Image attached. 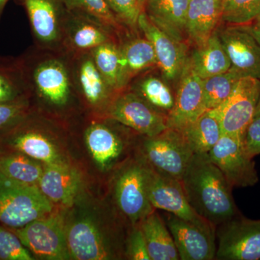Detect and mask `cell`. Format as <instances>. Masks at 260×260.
<instances>
[{
  "label": "cell",
  "mask_w": 260,
  "mask_h": 260,
  "mask_svg": "<svg viewBox=\"0 0 260 260\" xmlns=\"http://www.w3.org/2000/svg\"><path fill=\"white\" fill-rule=\"evenodd\" d=\"M242 78L232 69L203 80L207 110L216 109L229 99L238 81Z\"/></svg>",
  "instance_id": "33"
},
{
  "label": "cell",
  "mask_w": 260,
  "mask_h": 260,
  "mask_svg": "<svg viewBox=\"0 0 260 260\" xmlns=\"http://www.w3.org/2000/svg\"><path fill=\"white\" fill-rule=\"evenodd\" d=\"M32 111L30 100L0 103V133H6L23 121Z\"/></svg>",
  "instance_id": "38"
},
{
  "label": "cell",
  "mask_w": 260,
  "mask_h": 260,
  "mask_svg": "<svg viewBox=\"0 0 260 260\" xmlns=\"http://www.w3.org/2000/svg\"><path fill=\"white\" fill-rule=\"evenodd\" d=\"M208 155L233 188L248 187L258 182L255 162L240 137L223 133Z\"/></svg>",
  "instance_id": "12"
},
{
  "label": "cell",
  "mask_w": 260,
  "mask_h": 260,
  "mask_svg": "<svg viewBox=\"0 0 260 260\" xmlns=\"http://www.w3.org/2000/svg\"><path fill=\"white\" fill-rule=\"evenodd\" d=\"M61 2L68 10L90 15L114 28L119 34V37L129 31L118 21L104 0H61Z\"/></svg>",
  "instance_id": "34"
},
{
  "label": "cell",
  "mask_w": 260,
  "mask_h": 260,
  "mask_svg": "<svg viewBox=\"0 0 260 260\" xmlns=\"http://www.w3.org/2000/svg\"><path fill=\"white\" fill-rule=\"evenodd\" d=\"M110 123V118L104 116V119L90 121L84 130L85 144L94 161L102 170L114 167L125 150L123 135Z\"/></svg>",
  "instance_id": "20"
},
{
  "label": "cell",
  "mask_w": 260,
  "mask_h": 260,
  "mask_svg": "<svg viewBox=\"0 0 260 260\" xmlns=\"http://www.w3.org/2000/svg\"><path fill=\"white\" fill-rule=\"evenodd\" d=\"M26 80L30 104L55 113L70 110L80 102L75 90L69 54L32 46L18 56Z\"/></svg>",
  "instance_id": "1"
},
{
  "label": "cell",
  "mask_w": 260,
  "mask_h": 260,
  "mask_svg": "<svg viewBox=\"0 0 260 260\" xmlns=\"http://www.w3.org/2000/svg\"><path fill=\"white\" fill-rule=\"evenodd\" d=\"M215 259H260V220L238 215L216 228Z\"/></svg>",
  "instance_id": "10"
},
{
  "label": "cell",
  "mask_w": 260,
  "mask_h": 260,
  "mask_svg": "<svg viewBox=\"0 0 260 260\" xmlns=\"http://www.w3.org/2000/svg\"><path fill=\"white\" fill-rule=\"evenodd\" d=\"M189 3V0H147L144 12L158 28L178 42L186 44Z\"/></svg>",
  "instance_id": "24"
},
{
  "label": "cell",
  "mask_w": 260,
  "mask_h": 260,
  "mask_svg": "<svg viewBox=\"0 0 260 260\" xmlns=\"http://www.w3.org/2000/svg\"><path fill=\"white\" fill-rule=\"evenodd\" d=\"M139 95L154 109L167 116L175 102V93L161 78L155 75H139L130 83L126 88Z\"/></svg>",
  "instance_id": "29"
},
{
  "label": "cell",
  "mask_w": 260,
  "mask_h": 260,
  "mask_svg": "<svg viewBox=\"0 0 260 260\" xmlns=\"http://www.w3.org/2000/svg\"><path fill=\"white\" fill-rule=\"evenodd\" d=\"M253 23H260V14L258 15L257 18L255 19V20Z\"/></svg>",
  "instance_id": "45"
},
{
  "label": "cell",
  "mask_w": 260,
  "mask_h": 260,
  "mask_svg": "<svg viewBox=\"0 0 260 260\" xmlns=\"http://www.w3.org/2000/svg\"><path fill=\"white\" fill-rule=\"evenodd\" d=\"M218 31L220 42L229 56L231 68L244 77L260 80V45L247 25H230Z\"/></svg>",
  "instance_id": "17"
},
{
  "label": "cell",
  "mask_w": 260,
  "mask_h": 260,
  "mask_svg": "<svg viewBox=\"0 0 260 260\" xmlns=\"http://www.w3.org/2000/svg\"><path fill=\"white\" fill-rule=\"evenodd\" d=\"M109 9L126 29L133 32H139L138 19L143 10L138 0H104Z\"/></svg>",
  "instance_id": "36"
},
{
  "label": "cell",
  "mask_w": 260,
  "mask_h": 260,
  "mask_svg": "<svg viewBox=\"0 0 260 260\" xmlns=\"http://www.w3.org/2000/svg\"><path fill=\"white\" fill-rule=\"evenodd\" d=\"M148 167V198L155 210H164L189 221L207 220L195 213L189 205L181 181L162 175Z\"/></svg>",
  "instance_id": "19"
},
{
  "label": "cell",
  "mask_w": 260,
  "mask_h": 260,
  "mask_svg": "<svg viewBox=\"0 0 260 260\" xmlns=\"http://www.w3.org/2000/svg\"><path fill=\"white\" fill-rule=\"evenodd\" d=\"M179 259L212 260L216 254V226L208 220L192 222L167 213L164 217Z\"/></svg>",
  "instance_id": "9"
},
{
  "label": "cell",
  "mask_w": 260,
  "mask_h": 260,
  "mask_svg": "<svg viewBox=\"0 0 260 260\" xmlns=\"http://www.w3.org/2000/svg\"><path fill=\"white\" fill-rule=\"evenodd\" d=\"M140 153L155 172L179 181L194 155L181 132L169 127L155 136H143Z\"/></svg>",
  "instance_id": "6"
},
{
  "label": "cell",
  "mask_w": 260,
  "mask_h": 260,
  "mask_svg": "<svg viewBox=\"0 0 260 260\" xmlns=\"http://www.w3.org/2000/svg\"><path fill=\"white\" fill-rule=\"evenodd\" d=\"M260 14V0H223L221 20L230 25H249Z\"/></svg>",
  "instance_id": "35"
},
{
  "label": "cell",
  "mask_w": 260,
  "mask_h": 260,
  "mask_svg": "<svg viewBox=\"0 0 260 260\" xmlns=\"http://www.w3.org/2000/svg\"><path fill=\"white\" fill-rule=\"evenodd\" d=\"M118 40L116 30L101 20L68 10L63 30V51L71 54L90 52L105 43Z\"/></svg>",
  "instance_id": "15"
},
{
  "label": "cell",
  "mask_w": 260,
  "mask_h": 260,
  "mask_svg": "<svg viewBox=\"0 0 260 260\" xmlns=\"http://www.w3.org/2000/svg\"><path fill=\"white\" fill-rule=\"evenodd\" d=\"M260 116V96L259 99V102H258L257 107H256V112H255V116ZM254 116V117H255Z\"/></svg>",
  "instance_id": "44"
},
{
  "label": "cell",
  "mask_w": 260,
  "mask_h": 260,
  "mask_svg": "<svg viewBox=\"0 0 260 260\" xmlns=\"http://www.w3.org/2000/svg\"><path fill=\"white\" fill-rule=\"evenodd\" d=\"M124 257L132 260H151L140 225L132 226L124 243Z\"/></svg>",
  "instance_id": "39"
},
{
  "label": "cell",
  "mask_w": 260,
  "mask_h": 260,
  "mask_svg": "<svg viewBox=\"0 0 260 260\" xmlns=\"http://www.w3.org/2000/svg\"><path fill=\"white\" fill-rule=\"evenodd\" d=\"M81 184L79 172L61 161L44 167L38 186L53 204L69 208L74 205Z\"/></svg>",
  "instance_id": "22"
},
{
  "label": "cell",
  "mask_w": 260,
  "mask_h": 260,
  "mask_svg": "<svg viewBox=\"0 0 260 260\" xmlns=\"http://www.w3.org/2000/svg\"><path fill=\"white\" fill-rule=\"evenodd\" d=\"M259 96V79L252 77L240 78L229 99L213 109L220 120L223 133L243 138L255 116Z\"/></svg>",
  "instance_id": "14"
},
{
  "label": "cell",
  "mask_w": 260,
  "mask_h": 260,
  "mask_svg": "<svg viewBox=\"0 0 260 260\" xmlns=\"http://www.w3.org/2000/svg\"><path fill=\"white\" fill-rule=\"evenodd\" d=\"M90 52L98 70L110 86L117 93L125 90L119 40L105 43Z\"/></svg>",
  "instance_id": "31"
},
{
  "label": "cell",
  "mask_w": 260,
  "mask_h": 260,
  "mask_svg": "<svg viewBox=\"0 0 260 260\" xmlns=\"http://www.w3.org/2000/svg\"><path fill=\"white\" fill-rule=\"evenodd\" d=\"M26 11L34 46L63 50V30L68 9L61 0H15Z\"/></svg>",
  "instance_id": "11"
},
{
  "label": "cell",
  "mask_w": 260,
  "mask_h": 260,
  "mask_svg": "<svg viewBox=\"0 0 260 260\" xmlns=\"http://www.w3.org/2000/svg\"><path fill=\"white\" fill-rule=\"evenodd\" d=\"M248 29L260 45V23H251L247 25Z\"/></svg>",
  "instance_id": "41"
},
{
  "label": "cell",
  "mask_w": 260,
  "mask_h": 260,
  "mask_svg": "<svg viewBox=\"0 0 260 260\" xmlns=\"http://www.w3.org/2000/svg\"><path fill=\"white\" fill-rule=\"evenodd\" d=\"M194 154H208L223 134L221 124L213 109L207 110L196 120L180 130Z\"/></svg>",
  "instance_id": "28"
},
{
  "label": "cell",
  "mask_w": 260,
  "mask_h": 260,
  "mask_svg": "<svg viewBox=\"0 0 260 260\" xmlns=\"http://www.w3.org/2000/svg\"><path fill=\"white\" fill-rule=\"evenodd\" d=\"M243 143L247 153L254 158L260 154V116H255L246 128Z\"/></svg>",
  "instance_id": "40"
},
{
  "label": "cell",
  "mask_w": 260,
  "mask_h": 260,
  "mask_svg": "<svg viewBox=\"0 0 260 260\" xmlns=\"http://www.w3.org/2000/svg\"><path fill=\"white\" fill-rule=\"evenodd\" d=\"M138 28L151 43L157 59V67L164 80L175 83L180 78L187 59L186 43L178 42L154 25L145 12L138 19Z\"/></svg>",
  "instance_id": "16"
},
{
  "label": "cell",
  "mask_w": 260,
  "mask_h": 260,
  "mask_svg": "<svg viewBox=\"0 0 260 260\" xmlns=\"http://www.w3.org/2000/svg\"><path fill=\"white\" fill-rule=\"evenodd\" d=\"M35 258L11 229L0 225V260H34Z\"/></svg>",
  "instance_id": "37"
},
{
  "label": "cell",
  "mask_w": 260,
  "mask_h": 260,
  "mask_svg": "<svg viewBox=\"0 0 260 260\" xmlns=\"http://www.w3.org/2000/svg\"><path fill=\"white\" fill-rule=\"evenodd\" d=\"M66 216L54 210L18 229H11L34 256L41 259H71L67 242Z\"/></svg>",
  "instance_id": "7"
},
{
  "label": "cell",
  "mask_w": 260,
  "mask_h": 260,
  "mask_svg": "<svg viewBox=\"0 0 260 260\" xmlns=\"http://www.w3.org/2000/svg\"><path fill=\"white\" fill-rule=\"evenodd\" d=\"M30 100L26 80L18 56L0 54V103Z\"/></svg>",
  "instance_id": "30"
},
{
  "label": "cell",
  "mask_w": 260,
  "mask_h": 260,
  "mask_svg": "<svg viewBox=\"0 0 260 260\" xmlns=\"http://www.w3.org/2000/svg\"><path fill=\"white\" fill-rule=\"evenodd\" d=\"M124 89L137 77L157 67L151 43L141 32L127 31L119 38Z\"/></svg>",
  "instance_id": "23"
},
{
  "label": "cell",
  "mask_w": 260,
  "mask_h": 260,
  "mask_svg": "<svg viewBox=\"0 0 260 260\" xmlns=\"http://www.w3.org/2000/svg\"><path fill=\"white\" fill-rule=\"evenodd\" d=\"M138 3H139L140 8L143 10V11H144V8L145 3H146L147 0H138Z\"/></svg>",
  "instance_id": "43"
},
{
  "label": "cell",
  "mask_w": 260,
  "mask_h": 260,
  "mask_svg": "<svg viewBox=\"0 0 260 260\" xmlns=\"http://www.w3.org/2000/svg\"><path fill=\"white\" fill-rule=\"evenodd\" d=\"M6 133L10 135L9 143L17 151L45 165L63 161L49 137L41 128L34 126L32 111Z\"/></svg>",
  "instance_id": "21"
},
{
  "label": "cell",
  "mask_w": 260,
  "mask_h": 260,
  "mask_svg": "<svg viewBox=\"0 0 260 260\" xmlns=\"http://www.w3.org/2000/svg\"><path fill=\"white\" fill-rule=\"evenodd\" d=\"M148 164L140 155L124 164L114 181L116 207L131 227L140 224L155 210L148 198Z\"/></svg>",
  "instance_id": "5"
},
{
  "label": "cell",
  "mask_w": 260,
  "mask_h": 260,
  "mask_svg": "<svg viewBox=\"0 0 260 260\" xmlns=\"http://www.w3.org/2000/svg\"><path fill=\"white\" fill-rule=\"evenodd\" d=\"M181 183L195 213L216 228L239 215L232 186L208 154L193 155Z\"/></svg>",
  "instance_id": "2"
},
{
  "label": "cell",
  "mask_w": 260,
  "mask_h": 260,
  "mask_svg": "<svg viewBox=\"0 0 260 260\" xmlns=\"http://www.w3.org/2000/svg\"><path fill=\"white\" fill-rule=\"evenodd\" d=\"M69 55L73 83L80 102L94 115L107 116L109 107L119 93L101 74L90 52Z\"/></svg>",
  "instance_id": "8"
},
{
  "label": "cell",
  "mask_w": 260,
  "mask_h": 260,
  "mask_svg": "<svg viewBox=\"0 0 260 260\" xmlns=\"http://www.w3.org/2000/svg\"><path fill=\"white\" fill-rule=\"evenodd\" d=\"M186 64L202 80L225 73L231 68V62L217 30L203 45L195 47Z\"/></svg>",
  "instance_id": "26"
},
{
  "label": "cell",
  "mask_w": 260,
  "mask_h": 260,
  "mask_svg": "<svg viewBox=\"0 0 260 260\" xmlns=\"http://www.w3.org/2000/svg\"><path fill=\"white\" fill-rule=\"evenodd\" d=\"M223 0H189L186 18L188 42L203 45L221 20Z\"/></svg>",
  "instance_id": "25"
},
{
  "label": "cell",
  "mask_w": 260,
  "mask_h": 260,
  "mask_svg": "<svg viewBox=\"0 0 260 260\" xmlns=\"http://www.w3.org/2000/svg\"><path fill=\"white\" fill-rule=\"evenodd\" d=\"M206 111L203 80L186 62L178 80L174 107L167 115V126L180 131Z\"/></svg>",
  "instance_id": "18"
},
{
  "label": "cell",
  "mask_w": 260,
  "mask_h": 260,
  "mask_svg": "<svg viewBox=\"0 0 260 260\" xmlns=\"http://www.w3.org/2000/svg\"><path fill=\"white\" fill-rule=\"evenodd\" d=\"M8 1H9V0H0V18H1L2 15H3L5 6H6Z\"/></svg>",
  "instance_id": "42"
},
{
  "label": "cell",
  "mask_w": 260,
  "mask_h": 260,
  "mask_svg": "<svg viewBox=\"0 0 260 260\" xmlns=\"http://www.w3.org/2000/svg\"><path fill=\"white\" fill-rule=\"evenodd\" d=\"M116 220L109 224L88 213L65 218L71 259L107 260L124 257L126 238Z\"/></svg>",
  "instance_id": "3"
},
{
  "label": "cell",
  "mask_w": 260,
  "mask_h": 260,
  "mask_svg": "<svg viewBox=\"0 0 260 260\" xmlns=\"http://www.w3.org/2000/svg\"><path fill=\"white\" fill-rule=\"evenodd\" d=\"M54 210L39 186L15 180L0 171V223L18 229Z\"/></svg>",
  "instance_id": "4"
},
{
  "label": "cell",
  "mask_w": 260,
  "mask_h": 260,
  "mask_svg": "<svg viewBox=\"0 0 260 260\" xmlns=\"http://www.w3.org/2000/svg\"><path fill=\"white\" fill-rule=\"evenodd\" d=\"M107 116L142 136H155L168 128L165 114L128 89L116 95Z\"/></svg>",
  "instance_id": "13"
},
{
  "label": "cell",
  "mask_w": 260,
  "mask_h": 260,
  "mask_svg": "<svg viewBox=\"0 0 260 260\" xmlns=\"http://www.w3.org/2000/svg\"><path fill=\"white\" fill-rule=\"evenodd\" d=\"M44 168L41 162L20 152L0 156V171L8 177L24 184L38 186Z\"/></svg>",
  "instance_id": "32"
},
{
  "label": "cell",
  "mask_w": 260,
  "mask_h": 260,
  "mask_svg": "<svg viewBox=\"0 0 260 260\" xmlns=\"http://www.w3.org/2000/svg\"><path fill=\"white\" fill-rule=\"evenodd\" d=\"M151 260H179L177 247L164 218L153 210L140 224Z\"/></svg>",
  "instance_id": "27"
}]
</instances>
